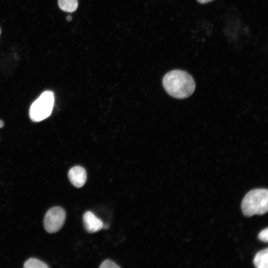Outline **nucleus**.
Masks as SVG:
<instances>
[{
	"instance_id": "1",
	"label": "nucleus",
	"mask_w": 268,
	"mask_h": 268,
	"mask_svg": "<svg viewBox=\"0 0 268 268\" xmlns=\"http://www.w3.org/2000/svg\"><path fill=\"white\" fill-rule=\"evenodd\" d=\"M166 91L171 96L184 99L194 92L196 84L192 76L187 72L175 69L167 73L162 80Z\"/></svg>"
},
{
	"instance_id": "2",
	"label": "nucleus",
	"mask_w": 268,
	"mask_h": 268,
	"mask_svg": "<svg viewBox=\"0 0 268 268\" xmlns=\"http://www.w3.org/2000/svg\"><path fill=\"white\" fill-rule=\"evenodd\" d=\"M241 209L247 217L266 213L268 210V190L256 189L247 193L242 201Z\"/></svg>"
},
{
	"instance_id": "3",
	"label": "nucleus",
	"mask_w": 268,
	"mask_h": 268,
	"mask_svg": "<svg viewBox=\"0 0 268 268\" xmlns=\"http://www.w3.org/2000/svg\"><path fill=\"white\" fill-rule=\"evenodd\" d=\"M54 100L52 91L46 90L43 92L30 106L29 116L31 120L38 122L50 116L53 109Z\"/></svg>"
},
{
	"instance_id": "4",
	"label": "nucleus",
	"mask_w": 268,
	"mask_h": 268,
	"mask_svg": "<svg viewBox=\"0 0 268 268\" xmlns=\"http://www.w3.org/2000/svg\"><path fill=\"white\" fill-rule=\"evenodd\" d=\"M66 216L65 210L60 206H54L50 208L44 219L45 229L50 233L57 232L63 226Z\"/></svg>"
},
{
	"instance_id": "5",
	"label": "nucleus",
	"mask_w": 268,
	"mask_h": 268,
	"mask_svg": "<svg viewBox=\"0 0 268 268\" xmlns=\"http://www.w3.org/2000/svg\"><path fill=\"white\" fill-rule=\"evenodd\" d=\"M85 230L90 233L100 231L103 228V223L94 213L90 211H86L82 217Z\"/></svg>"
},
{
	"instance_id": "6",
	"label": "nucleus",
	"mask_w": 268,
	"mask_h": 268,
	"mask_svg": "<svg viewBox=\"0 0 268 268\" xmlns=\"http://www.w3.org/2000/svg\"><path fill=\"white\" fill-rule=\"evenodd\" d=\"M68 177L70 183L74 186L81 188L86 181L87 174L83 167L80 166H75L69 169Z\"/></svg>"
},
{
	"instance_id": "7",
	"label": "nucleus",
	"mask_w": 268,
	"mask_h": 268,
	"mask_svg": "<svg viewBox=\"0 0 268 268\" xmlns=\"http://www.w3.org/2000/svg\"><path fill=\"white\" fill-rule=\"evenodd\" d=\"M255 266L258 268H268V248L258 252L253 260Z\"/></svg>"
},
{
	"instance_id": "8",
	"label": "nucleus",
	"mask_w": 268,
	"mask_h": 268,
	"mask_svg": "<svg viewBox=\"0 0 268 268\" xmlns=\"http://www.w3.org/2000/svg\"><path fill=\"white\" fill-rule=\"evenodd\" d=\"M58 5L62 10L72 12L77 8L78 2L77 0H59Z\"/></svg>"
},
{
	"instance_id": "9",
	"label": "nucleus",
	"mask_w": 268,
	"mask_h": 268,
	"mask_svg": "<svg viewBox=\"0 0 268 268\" xmlns=\"http://www.w3.org/2000/svg\"><path fill=\"white\" fill-rule=\"evenodd\" d=\"M25 268H47L49 266L45 263L35 258H30L24 264Z\"/></svg>"
},
{
	"instance_id": "10",
	"label": "nucleus",
	"mask_w": 268,
	"mask_h": 268,
	"mask_svg": "<svg viewBox=\"0 0 268 268\" xmlns=\"http://www.w3.org/2000/svg\"><path fill=\"white\" fill-rule=\"evenodd\" d=\"M100 268H120L115 262L110 260H106L103 262L100 266Z\"/></svg>"
},
{
	"instance_id": "11",
	"label": "nucleus",
	"mask_w": 268,
	"mask_h": 268,
	"mask_svg": "<svg viewBox=\"0 0 268 268\" xmlns=\"http://www.w3.org/2000/svg\"><path fill=\"white\" fill-rule=\"evenodd\" d=\"M258 238L265 242L268 241V228L263 229L259 233Z\"/></svg>"
},
{
	"instance_id": "12",
	"label": "nucleus",
	"mask_w": 268,
	"mask_h": 268,
	"mask_svg": "<svg viewBox=\"0 0 268 268\" xmlns=\"http://www.w3.org/2000/svg\"><path fill=\"white\" fill-rule=\"evenodd\" d=\"M213 0H197V1L200 3H206L209 2Z\"/></svg>"
},
{
	"instance_id": "13",
	"label": "nucleus",
	"mask_w": 268,
	"mask_h": 268,
	"mask_svg": "<svg viewBox=\"0 0 268 268\" xmlns=\"http://www.w3.org/2000/svg\"><path fill=\"white\" fill-rule=\"evenodd\" d=\"M71 19H72L71 16H70V15H68V16H67L66 17V19H67V20L68 21H71Z\"/></svg>"
},
{
	"instance_id": "14",
	"label": "nucleus",
	"mask_w": 268,
	"mask_h": 268,
	"mask_svg": "<svg viewBox=\"0 0 268 268\" xmlns=\"http://www.w3.org/2000/svg\"><path fill=\"white\" fill-rule=\"evenodd\" d=\"M3 125H4V123L3 121L0 120V128L3 127Z\"/></svg>"
},
{
	"instance_id": "15",
	"label": "nucleus",
	"mask_w": 268,
	"mask_h": 268,
	"mask_svg": "<svg viewBox=\"0 0 268 268\" xmlns=\"http://www.w3.org/2000/svg\"><path fill=\"white\" fill-rule=\"evenodd\" d=\"M0 33H1V29L0 28Z\"/></svg>"
}]
</instances>
